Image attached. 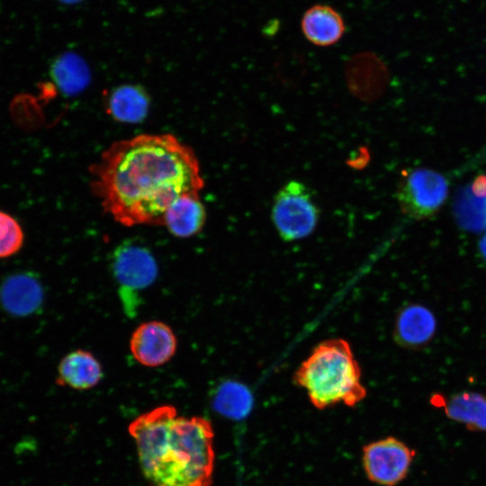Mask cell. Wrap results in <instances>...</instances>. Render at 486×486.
<instances>
[{
	"label": "cell",
	"instance_id": "1",
	"mask_svg": "<svg viewBox=\"0 0 486 486\" xmlns=\"http://www.w3.org/2000/svg\"><path fill=\"white\" fill-rule=\"evenodd\" d=\"M91 188L104 212L126 226H163L168 207L204 185L194 150L171 134L113 142L91 166Z\"/></svg>",
	"mask_w": 486,
	"mask_h": 486
},
{
	"label": "cell",
	"instance_id": "2",
	"mask_svg": "<svg viewBox=\"0 0 486 486\" xmlns=\"http://www.w3.org/2000/svg\"><path fill=\"white\" fill-rule=\"evenodd\" d=\"M128 431L149 486H212L214 431L207 418L164 404L138 416Z\"/></svg>",
	"mask_w": 486,
	"mask_h": 486
},
{
	"label": "cell",
	"instance_id": "3",
	"mask_svg": "<svg viewBox=\"0 0 486 486\" xmlns=\"http://www.w3.org/2000/svg\"><path fill=\"white\" fill-rule=\"evenodd\" d=\"M293 382L319 410L354 407L367 394L350 344L340 338L318 344L295 371Z\"/></svg>",
	"mask_w": 486,
	"mask_h": 486
},
{
	"label": "cell",
	"instance_id": "4",
	"mask_svg": "<svg viewBox=\"0 0 486 486\" xmlns=\"http://www.w3.org/2000/svg\"><path fill=\"white\" fill-rule=\"evenodd\" d=\"M320 211L310 188L301 181L291 180L276 193L272 206V220L285 241L304 238L315 230Z\"/></svg>",
	"mask_w": 486,
	"mask_h": 486
},
{
	"label": "cell",
	"instance_id": "5",
	"mask_svg": "<svg viewBox=\"0 0 486 486\" xmlns=\"http://www.w3.org/2000/svg\"><path fill=\"white\" fill-rule=\"evenodd\" d=\"M111 263L120 298L128 310L137 292L148 288L157 278L158 264L149 249L133 242L116 248Z\"/></svg>",
	"mask_w": 486,
	"mask_h": 486
},
{
	"label": "cell",
	"instance_id": "6",
	"mask_svg": "<svg viewBox=\"0 0 486 486\" xmlns=\"http://www.w3.org/2000/svg\"><path fill=\"white\" fill-rule=\"evenodd\" d=\"M447 194L448 184L441 174L431 169L417 168L401 177L397 199L405 214L424 219L438 211Z\"/></svg>",
	"mask_w": 486,
	"mask_h": 486
},
{
	"label": "cell",
	"instance_id": "7",
	"mask_svg": "<svg viewBox=\"0 0 486 486\" xmlns=\"http://www.w3.org/2000/svg\"><path fill=\"white\" fill-rule=\"evenodd\" d=\"M415 451L393 436L363 447L362 464L367 478L382 486H395L407 476Z\"/></svg>",
	"mask_w": 486,
	"mask_h": 486
},
{
	"label": "cell",
	"instance_id": "8",
	"mask_svg": "<svg viewBox=\"0 0 486 486\" xmlns=\"http://www.w3.org/2000/svg\"><path fill=\"white\" fill-rule=\"evenodd\" d=\"M177 349V338L173 329L159 320L140 324L130 338L133 358L147 367H158L169 362Z\"/></svg>",
	"mask_w": 486,
	"mask_h": 486
},
{
	"label": "cell",
	"instance_id": "9",
	"mask_svg": "<svg viewBox=\"0 0 486 486\" xmlns=\"http://www.w3.org/2000/svg\"><path fill=\"white\" fill-rule=\"evenodd\" d=\"M436 320L433 312L420 304L404 307L397 315L394 324V339L402 347L419 349L433 338Z\"/></svg>",
	"mask_w": 486,
	"mask_h": 486
},
{
	"label": "cell",
	"instance_id": "10",
	"mask_svg": "<svg viewBox=\"0 0 486 486\" xmlns=\"http://www.w3.org/2000/svg\"><path fill=\"white\" fill-rule=\"evenodd\" d=\"M104 375L99 360L89 351L76 349L68 353L59 361L56 383L77 391L95 387Z\"/></svg>",
	"mask_w": 486,
	"mask_h": 486
},
{
	"label": "cell",
	"instance_id": "11",
	"mask_svg": "<svg viewBox=\"0 0 486 486\" xmlns=\"http://www.w3.org/2000/svg\"><path fill=\"white\" fill-rule=\"evenodd\" d=\"M301 29L308 41L315 46L328 47L341 40L346 32V23L334 7L318 4L304 12Z\"/></svg>",
	"mask_w": 486,
	"mask_h": 486
},
{
	"label": "cell",
	"instance_id": "12",
	"mask_svg": "<svg viewBox=\"0 0 486 486\" xmlns=\"http://www.w3.org/2000/svg\"><path fill=\"white\" fill-rule=\"evenodd\" d=\"M430 401L444 410L452 420L467 428L486 431V396L473 392H463L446 397L435 394Z\"/></svg>",
	"mask_w": 486,
	"mask_h": 486
},
{
	"label": "cell",
	"instance_id": "13",
	"mask_svg": "<svg viewBox=\"0 0 486 486\" xmlns=\"http://www.w3.org/2000/svg\"><path fill=\"white\" fill-rule=\"evenodd\" d=\"M347 82L352 91L364 99H372L383 90L387 72L383 63L373 53L354 56L346 65Z\"/></svg>",
	"mask_w": 486,
	"mask_h": 486
},
{
	"label": "cell",
	"instance_id": "14",
	"mask_svg": "<svg viewBox=\"0 0 486 486\" xmlns=\"http://www.w3.org/2000/svg\"><path fill=\"white\" fill-rule=\"evenodd\" d=\"M206 211L200 194H185L177 198L165 213L163 226L177 238H190L204 226Z\"/></svg>",
	"mask_w": 486,
	"mask_h": 486
},
{
	"label": "cell",
	"instance_id": "15",
	"mask_svg": "<svg viewBox=\"0 0 486 486\" xmlns=\"http://www.w3.org/2000/svg\"><path fill=\"white\" fill-rule=\"evenodd\" d=\"M149 107L145 91L137 86L123 85L114 89L107 100L111 116L122 122L135 123L145 119Z\"/></svg>",
	"mask_w": 486,
	"mask_h": 486
},
{
	"label": "cell",
	"instance_id": "16",
	"mask_svg": "<svg viewBox=\"0 0 486 486\" xmlns=\"http://www.w3.org/2000/svg\"><path fill=\"white\" fill-rule=\"evenodd\" d=\"M251 396L242 384L228 381L216 389L212 407L221 415L232 418H242L251 406Z\"/></svg>",
	"mask_w": 486,
	"mask_h": 486
},
{
	"label": "cell",
	"instance_id": "17",
	"mask_svg": "<svg viewBox=\"0 0 486 486\" xmlns=\"http://www.w3.org/2000/svg\"><path fill=\"white\" fill-rule=\"evenodd\" d=\"M454 210L458 223L464 229L469 230L486 229V194H475L467 185L457 194Z\"/></svg>",
	"mask_w": 486,
	"mask_h": 486
},
{
	"label": "cell",
	"instance_id": "18",
	"mask_svg": "<svg viewBox=\"0 0 486 486\" xmlns=\"http://www.w3.org/2000/svg\"><path fill=\"white\" fill-rule=\"evenodd\" d=\"M3 290V302L4 306H8L11 302L16 300L10 307V310H14L15 305H18L17 312H29L23 301V297L40 303L41 300V290L38 283L30 278H16L14 281H9L5 284Z\"/></svg>",
	"mask_w": 486,
	"mask_h": 486
},
{
	"label": "cell",
	"instance_id": "19",
	"mask_svg": "<svg viewBox=\"0 0 486 486\" xmlns=\"http://www.w3.org/2000/svg\"><path fill=\"white\" fill-rule=\"evenodd\" d=\"M24 241L19 222L10 214L0 211V259L17 254Z\"/></svg>",
	"mask_w": 486,
	"mask_h": 486
},
{
	"label": "cell",
	"instance_id": "20",
	"mask_svg": "<svg viewBox=\"0 0 486 486\" xmlns=\"http://www.w3.org/2000/svg\"><path fill=\"white\" fill-rule=\"evenodd\" d=\"M53 76L67 92H73L83 86V67L71 56H64L56 61Z\"/></svg>",
	"mask_w": 486,
	"mask_h": 486
},
{
	"label": "cell",
	"instance_id": "21",
	"mask_svg": "<svg viewBox=\"0 0 486 486\" xmlns=\"http://www.w3.org/2000/svg\"><path fill=\"white\" fill-rule=\"evenodd\" d=\"M479 250L486 262V234L480 240Z\"/></svg>",
	"mask_w": 486,
	"mask_h": 486
}]
</instances>
